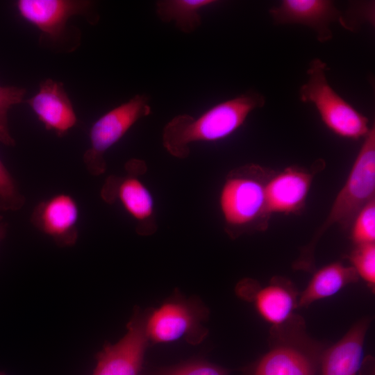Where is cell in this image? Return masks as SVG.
Here are the masks:
<instances>
[{"label": "cell", "mask_w": 375, "mask_h": 375, "mask_svg": "<svg viewBox=\"0 0 375 375\" xmlns=\"http://www.w3.org/2000/svg\"><path fill=\"white\" fill-rule=\"evenodd\" d=\"M25 197L0 159V210L15 211L25 203Z\"/></svg>", "instance_id": "22"}, {"label": "cell", "mask_w": 375, "mask_h": 375, "mask_svg": "<svg viewBox=\"0 0 375 375\" xmlns=\"http://www.w3.org/2000/svg\"><path fill=\"white\" fill-rule=\"evenodd\" d=\"M78 219V203L66 193L56 194L40 201L31 216L33 226L60 247H71L76 242Z\"/></svg>", "instance_id": "12"}, {"label": "cell", "mask_w": 375, "mask_h": 375, "mask_svg": "<svg viewBox=\"0 0 375 375\" xmlns=\"http://www.w3.org/2000/svg\"><path fill=\"white\" fill-rule=\"evenodd\" d=\"M276 171L258 164H246L226 176L218 196L224 231L231 239L267 230L271 217L266 187Z\"/></svg>", "instance_id": "2"}, {"label": "cell", "mask_w": 375, "mask_h": 375, "mask_svg": "<svg viewBox=\"0 0 375 375\" xmlns=\"http://www.w3.org/2000/svg\"><path fill=\"white\" fill-rule=\"evenodd\" d=\"M126 174L108 176L101 190V199L108 204L119 202L135 222L136 233L153 235L158 226L153 197L140 178L147 172L143 160L131 159L126 165Z\"/></svg>", "instance_id": "8"}, {"label": "cell", "mask_w": 375, "mask_h": 375, "mask_svg": "<svg viewBox=\"0 0 375 375\" xmlns=\"http://www.w3.org/2000/svg\"><path fill=\"white\" fill-rule=\"evenodd\" d=\"M151 112L149 98L144 94H137L94 122L89 132V147L83 156V163L90 174L99 176L105 173L106 153L138 120L149 115Z\"/></svg>", "instance_id": "7"}, {"label": "cell", "mask_w": 375, "mask_h": 375, "mask_svg": "<svg viewBox=\"0 0 375 375\" xmlns=\"http://www.w3.org/2000/svg\"><path fill=\"white\" fill-rule=\"evenodd\" d=\"M351 267L369 286L375 285V243L356 245L348 256Z\"/></svg>", "instance_id": "21"}, {"label": "cell", "mask_w": 375, "mask_h": 375, "mask_svg": "<svg viewBox=\"0 0 375 375\" xmlns=\"http://www.w3.org/2000/svg\"><path fill=\"white\" fill-rule=\"evenodd\" d=\"M19 15L40 31L39 45L53 53H72L81 43V32L69 24L70 18L81 16L95 25L99 15L95 3L88 0H18Z\"/></svg>", "instance_id": "4"}, {"label": "cell", "mask_w": 375, "mask_h": 375, "mask_svg": "<svg viewBox=\"0 0 375 375\" xmlns=\"http://www.w3.org/2000/svg\"><path fill=\"white\" fill-rule=\"evenodd\" d=\"M253 299L260 315L274 326L290 319L297 306L293 285L281 277L273 278L268 286L258 290Z\"/></svg>", "instance_id": "16"}, {"label": "cell", "mask_w": 375, "mask_h": 375, "mask_svg": "<svg viewBox=\"0 0 375 375\" xmlns=\"http://www.w3.org/2000/svg\"><path fill=\"white\" fill-rule=\"evenodd\" d=\"M0 375H6L3 372H0Z\"/></svg>", "instance_id": "25"}, {"label": "cell", "mask_w": 375, "mask_h": 375, "mask_svg": "<svg viewBox=\"0 0 375 375\" xmlns=\"http://www.w3.org/2000/svg\"><path fill=\"white\" fill-rule=\"evenodd\" d=\"M208 315V309L199 299L175 294L159 308L148 310L149 341L163 343L183 339L191 344H199L208 334L203 323Z\"/></svg>", "instance_id": "6"}, {"label": "cell", "mask_w": 375, "mask_h": 375, "mask_svg": "<svg viewBox=\"0 0 375 375\" xmlns=\"http://www.w3.org/2000/svg\"><path fill=\"white\" fill-rule=\"evenodd\" d=\"M375 199V127L364 137L349 174L336 195L326 218L310 242L301 250L292 267L297 270L315 269V249L319 240L333 226H351L358 212Z\"/></svg>", "instance_id": "3"}, {"label": "cell", "mask_w": 375, "mask_h": 375, "mask_svg": "<svg viewBox=\"0 0 375 375\" xmlns=\"http://www.w3.org/2000/svg\"><path fill=\"white\" fill-rule=\"evenodd\" d=\"M214 0H161L156 3V12L163 22H174L185 33L197 30L201 24L200 11L215 3Z\"/></svg>", "instance_id": "18"}, {"label": "cell", "mask_w": 375, "mask_h": 375, "mask_svg": "<svg viewBox=\"0 0 375 375\" xmlns=\"http://www.w3.org/2000/svg\"><path fill=\"white\" fill-rule=\"evenodd\" d=\"M158 375H228L227 371L206 361H193L173 367Z\"/></svg>", "instance_id": "23"}, {"label": "cell", "mask_w": 375, "mask_h": 375, "mask_svg": "<svg viewBox=\"0 0 375 375\" xmlns=\"http://www.w3.org/2000/svg\"><path fill=\"white\" fill-rule=\"evenodd\" d=\"M26 93L24 88L0 85V143L6 146L15 145V140L8 127V110L12 106L21 103Z\"/></svg>", "instance_id": "19"}, {"label": "cell", "mask_w": 375, "mask_h": 375, "mask_svg": "<svg viewBox=\"0 0 375 375\" xmlns=\"http://www.w3.org/2000/svg\"><path fill=\"white\" fill-rule=\"evenodd\" d=\"M341 12L329 0H283L269 9V14L278 25L300 24L313 30L320 42L331 40V24L339 22Z\"/></svg>", "instance_id": "13"}, {"label": "cell", "mask_w": 375, "mask_h": 375, "mask_svg": "<svg viewBox=\"0 0 375 375\" xmlns=\"http://www.w3.org/2000/svg\"><path fill=\"white\" fill-rule=\"evenodd\" d=\"M350 227L355 245L375 243V199L358 212Z\"/></svg>", "instance_id": "20"}, {"label": "cell", "mask_w": 375, "mask_h": 375, "mask_svg": "<svg viewBox=\"0 0 375 375\" xmlns=\"http://www.w3.org/2000/svg\"><path fill=\"white\" fill-rule=\"evenodd\" d=\"M6 223L3 221L1 217H0V240H1L5 237L6 233Z\"/></svg>", "instance_id": "24"}, {"label": "cell", "mask_w": 375, "mask_h": 375, "mask_svg": "<svg viewBox=\"0 0 375 375\" xmlns=\"http://www.w3.org/2000/svg\"><path fill=\"white\" fill-rule=\"evenodd\" d=\"M369 324L365 318L357 322L322 357V375H356L363 356V343Z\"/></svg>", "instance_id": "15"}, {"label": "cell", "mask_w": 375, "mask_h": 375, "mask_svg": "<svg viewBox=\"0 0 375 375\" xmlns=\"http://www.w3.org/2000/svg\"><path fill=\"white\" fill-rule=\"evenodd\" d=\"M324 166L322 160H317L312 165V170L292 165L276 172L266 187L269 214L300 213L305 207L314 177Z\"/></svg>", "instance_id": "10"}, {"label": "cell", "mask_w": 375, "mask_h": 375, "mask_svg": "<svg viewBox=\"0 0 375 375\" xmlns=\"http://www.w3.org/2000/svg\"><path fill=\"white\" fill-rule=\"evenodd\" d=\"M326 64L312 59L306 74L308 81L299 89V99L315 106L324 124L339 137L358 140L367 134L369 119L330 85L326 76Z\"/></svg>", "instance_id": "5"}, {"label": "cell", "mask_w": 375, "mask_h": 375, "mask_svg": "<svg viewBox=\"0 0 375 375\" xmlns=\"http://www.w3.org/2000/svg\"><path fill=\"white\" fill-rule=\"evenodd\" d=\"M148 310L139 308L127 324V332L115 344H107L97 356L92 375H142L146 349L149 345L146 324Z\"/></svg>", "instance_id": "9"}, {"label": "cell", "mask_w": 375, "mask_h": 375, "mask_svg": "<svg viewBox=\"0 0 375 375\" xmlns=\"http://www.w3.org/2000/svg\"><path fill=\"white\" fill-rule=\"evenodd\" d=\"M38 120L48 131L62 136L77 123V117L62 83L47 78L38 92L26 100Z\"/></svg>", "instance_id": "14"}, {"label": "cell", "mask_w": 375, "mask_h": 375, "mask_svg": "<svg viewBox=\"0 0 375 375\" xmlns=\"http://www.w3.org/2000/svg\"><path fill=\"white\" fill-rule=\"evenodd\" d=\"M265 104L264 96L250 91L216 104L198 117L178 115L163 129V147L173 157L186 158L192 143L216 142L228 138L244 124L253 110Z\"/></svg>", "instance_id": "1"}, {"label": "cell", "mask_w": 375, "mask_h": 375, "mask_svg": "<svg viewBox=\"0 0 375 375\" xmlns=\"http://www.w3.org/2000/svg\"><path fill=\"white\" fill-rule=\"evenodd\" d=\"M297 328L293 329V333H286L281 325L274 326L272 335L278 339L256 364L252 375H315L314 358L305 349L306 340L300 339L301 331L294 333Z\"/></svg>", "instance_id": "11"}, {"label": "cell", "mask_w": 375, "mask_h": 375, "mask_svg": "<svg viewBox=\"0 0 375 375\" xmlns=\"http://www.w3.org/2000/svg\"><path fill=\"white\" fill-rule=\"evenodd\" d=\"M358 275L351 266L340 262L326 265L314 274L300 295L297 307H306L312 302L332 296L349 283H356Z\"/></svg>", "instance_id": "17"}]
</instances>
